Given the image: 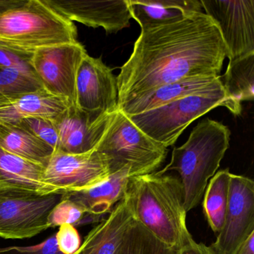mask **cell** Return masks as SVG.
Wrapping results in <instances>:
<instances>
[{"mask_svg":"<svg viewBox=\"0 0 254 254\" xmlns=\"http://www.w3.org/2000/svg\"><path fill=\"white\" fill-rule=\"evenodd\" d=\"M0 148L45 166L53 148L17 124L0 123Z\"/></svg>","mask_w":254,"mask_h":254,"instance_id":"obj_21","label":"cell"},{"mask_svg":"<svg viewBox=\"0 0 254 254\" xmlns=\"http://www.w3.org/2000/svg\"><path fill=\"white\" fill-rule=\"evenodd\" d=\"M0 254H63L59 251L56 233L44 242L31 246H8L0 248Z\"/></svg>","mask_w":254,"mask_h":254,"instance_id":"obj_28","label":"cell"},{"mask_svg":"<svg viewBox=\"0 0 254 254\" xmlns=\"http://www.w3.org/2000/svg\"><path fill=\"white\" fill-rule=\"evenodd\" d=\"M220 106L227 108L235 116L242 112V106L229 99L223 88L206 94L187 96L127 117L148 137L167 148L175 143L192 122Z\"/></svg>","mask_w":254,"mask_h":254,"instance_id":"obj_6","label":"cell"},{"mask_svg":"<svg viewBox=\"0 0 254 254\" xmlns=\"http://www.w3.org/2000/svg\"><path fill=\"white\" fill-rule=\"evenodd\" d=\"M223 88L220 76L188 77L160 86L126 102L119 106V111L130 117L156 109L187 96L206 94Z\"/></svg>","mask_w":254,"mask_h":254,"instance_id":"obj_16","label":"cell"},{"mask_svg":"<svg viewBox=\"0 0 254 254\" xmlns=\"http://www.w3.org/2000/svg\"><path fill=\"white\" fill-rule=\"evenodd\" d=\"M231 174L228 169L218 171L211 178L203 194V213L214 233H219L227 212Z\"/></svg>","mask_w":254,"mask_h":254,"instance_id":"obj_23","label":"cell"},{"mask_svg":"<svg viewBox=\"0 0 254 254\" xmlns=\"http://www.w3.org/2000/svg\"><path fill=\"white\" fill-rule=\"evenodd\" d=\"M64 191L44 195L0 197V238L31 239L50 228L49 216Z\"/></svg>","mask_w":254,"mask_h":254,"instance_id":"obj_8","label":"cell"},{"mask_svg":"<svg viewBox=\"0 0 254 254\" xmlns=\"http://www.w3.org/2000/svg\"><path fill=\"white\" fill-rule=\"evenodd\" d=\"M32 54L15 51L0 46V69L8 68H32L30 62Z\"/></svg>","mask_w":254,"mask_h":254,"instance_id":"obj_30","label":"cell"},{"mask_svg":"<svg viewBox=\"0 0 254 254\" xmlns=\"http://www.w3.org/2000/svg\"><path fill=\"white\" fill-rule=\"evenodd\" d=\"M236 254H254V233L242 244Z\"/></svg>","mask_w":254,"mask_h":254,"instance_id":"obj_32","label":"cell"},{"mask_svg":"<svg viewBox=\"0 0 254 254\" xmlns=\"http://www.w3.org/2000/svg\"><path fill=\"white\" fill-rule=\"evenodd\" d=\"M178 254H217L210 246L203 243H195L191 246L181 250Z\"/></svg>","mask_w":254,"mask_h":254,"instance_id":"obj_31","label":"cell"},{"mask_svg":"<svg viewBox=\"0 0 254 254\" xmlns=\"http://www.w3.org/2000/svg\"><path fill=\"white\" fill-rule=\"evenodd\" d=\"M108 159L96 149L84 154L55 150L44 166V181L62 191L94 187L112 175Z\"/></svg>","mask_w":254,"mask_h":254,"instance_id":"obj_9","label":"cell"},{"mask_svg":"<svg viewBox=\"0 0 254 254\" xmlns=\"http://www.w3.org/2000/svg\"><path fill=\"white\" fill-rule=\"evenodd\" d=\"M133 220L130 203L125 196L85 236L81 246L82 254H120L123 238Z\"/></svg>","mask_w":254,"mask_h":254,"instance_id":"obj_18","label":"cell"},{"mask_svg":"<svg viewBox=\"0 0 254 254\" xmlns=\"http://www.w3.org/2000/svg\"><path fill=\"white\" fill-rule=\"evenodd\" d=\"M44 90L32 68L0 69V99Z\"/></svg>","mask_w":254,"mask_h":254,"instance_id":"obj_25","label":"cell"},{"mask_svg":"<svg viewBox=\"0 0 254 254\" xmlns=\"http://www.w3.org/2000/svg\"><path fill=\"white\" fill-rule=\"evenodd\" d=\"M95 149L107 157L112 173L128 167L135 176L155 172L168 154L167 148L148 137L119 110Z\"/></svg>","mask_w":254,"mask_h":254,"instance_id":"obj_5","label":"cell"},{"mask_svg":"<svg viewBox=\"0 0 254 254\" xmlns=\"http://www.w3.org/2000/svg\"><path fill=\"white\" fill-rule=\"evenodd\" d=\"M59 251L63 254H74L81 246V237L76 227L71 224H62L56 233Z\"/></svg>","mask_w":254,"mask_h":254,"instance_id":"obj_29","label":"cell"},{"mask_svg":"<svg viewBox=\"0 0 254 254\" xmlns=\"http://www.w3.org/2000/svg\"><path fill=\"white\" fill-rule=\"evenodd\" d=\"M77 28L44 0H26L0 14V46L21 53L78 42Z\"/></svg>","mask_w":254,"mask_h":254,"instance_id":"obj_4","label":"cell"},{"mask_svg":"<svg viewBox=\"0 0 254 254\" xmlns=\"http://www.w3.org/2000/svg\"><path fill=\"white\" fill-rule=\"evenodd\" d=\"M179 251L160 242L133 218L123 238L119 254H178Z\"/></svg>","mask_w":254,"mask_h":254,"instance_id":"obj_24","label":"cell"},{"mask_svg":"<svg viewBox=\"0 0 254 254\" xmlns=\"http://www.w3.org/2000/svg\"><path fill=\"white\" fill-rule=\"evenodd\" d=\"M226 55L219 29L205 13L141 32L117 77L119 106L183 78L219 76Z\"/></svg>","mask_w":254,"mask_h":254,"instance_id":"obj_1","label":"cell"},{"mask_svg":"<svg viewBox=\"0 0 254 254\" xmlns=\"http://www.w3.org/2000/svg\"><path fill=\"white\" fill-rule=\"evenodd\" d=\"M17 125L50 145L53 150L59 148V135L53 120L41 117H31L21 120Z\"/></svg>","mask_w":254,"mask_h":254,"instance_id":"obj_27","label":"cell"},{"mask_svg":"<svg viewBox=\"0 0 254 254\" xmlns=\"http://www.w3.org/2000/svg\"><path fill=\"white\" fill-rule=\"evenodd\" d=\"M230 129L215 120L200 122L188 140L172 151L169 164L157 172L176 171L180 175L186 211L200 203L209 180L215 175L230 145Z\"/></svg>","mask_w":254,"mask_h":254,"instance_id":"obj_3","label":"cell"},{"mask_svg":"<svg viewBox=\"0 0 254 254\" xmlns=\"http://www.w3.org/2000/svg\"><path fill=\"white\" fill-rule=\"evenodd\" d=\"M221 83L228 99L239 106L254 101V53L230 61Z\"/></svg>","mask_w":254,"mask_h":254,"instance_id":"obj_22","label":"cell"},{"mask_svg":"<svg viewBox=\"0 0 254 254\" xmlns=\"http://www.w3.org/2000/svg\"><path fill=\"white\" fill-rule=\"evenodd\" d=\"M135 177L126 167L110 175L94 187L78 191H64V197L82 206L87 212L105 218L113 208L124 198L129 178Z\"/></svg>","mask_w":254,"mask_h":254,"instance_id":"obj_20","label":"cell"},{"mask_svg":"<svg viewBox=\"0 0 254 254\" xmlns=\"http://www.w3.org/2000/svg\"><path fill=\"white\" fill-rule=\"evenodd\" d=\"M75 106L87 112L114 114L119 110L117 77L101 59L88 54L77 73Z\"/></svg>","mask_w":254,"mask_h":254,"instance_id":"obj_12","label":"cell"},{"mask_svg":"<svg viewBox=\"0 0 254 254\" xmlns=\"http://www.w3.org/2000/svg\"><path fill=\"white\" fill-rule=\"evenodd\" d=\"M74 254H82V251H81V248H80V249L78 250V251H77L76 253H75Z\"/></svg>","mask_w":254,"mask_h":254,"instance_id":"obj_34","label":"cell"},{"mask_svg":"<svg viewBox=\"0 0 254 254\" xmlns=\"http://www.w3.org/2000/svg\"><path fill=\"white\" fill-rule=\"evenodd\" d=\"M47 5L71 22L117 33L130 26L132 18L127 0H44Z\"/></svg>","mask_w":254,"mask_h":254,"instance_id":"obj_14","label":"cell"},{"mask_svg":"<svg viewBox=\"0 0 254 254\" xmlns=\"http://www.w3.org/2000/svg\"><path fill=\"white\" fill-rule=\"evenodd\" d=\"M114 114L102 111L87 112L76 106H69L53 120L59 135V145L56 150L69 154H84L94 150Z\"/></svg>","mask_w":254,"mask_h":254,"instance_id":"obj_13","label":"cell"},{"mask_svg":"<svg viewBox=\"0 0 254 254\" xmlns=\"http://www.w3.org/2000/svg\"><path fill=\"white\" fill-rule=\"evenodd\" d=\"M69 106L67 100L45 90L4 98L0 99V123L17 124L31 117L55 120Z\"/></svg>","mask_w":254,"mask_h":254,"instance_id":"obj_17","label":"cell"},{"mask_svg":"<svg viewBox=\"0 0 254 254\" xmlns=\"http://www.w3.org/2000/svg\"><path fill=\"white\" fill-rule=\"evenodd\" d=\"M132 18L141 32L172 24L203 13L200 0H127Z\"/></svg>","mask_w":254,"mask_h":254,"instance_id":"obj_19","label":"cell"},{"mask_svg":"<svg viewBox=\"0 0 254 254\" xmlns=\"http://www.w3.org/2000/svg\"><path fill=\"white\" fill-rule=\"evenodd\" d=\"M87 55L78 41L47 47L33 53L30 66L46 91L75 106L77 73Z\"/></svg>","mask_w":254,"mask_h":254,"instance_id":"obj_7","label":"cell"},{"mask_svg":"<svg viewBox=\"0 0 254 254\" xmlns=\"http://www.w3.org/2000/svg\"><path fill=\"white\" fill-rule=\"evenodd\" d=\"M44 166L0 148V197L60 192L44 182Z\"/></svg>","mask_w":254,"mask_h":254,"instance_id":"obj_15","label":"cell"},{"mask_svg":"<svg viewBox=\"0 0 254 254\" xmlns=\"http://www.w3.org/2000/svg\"><path fill=\"white\" fill-rule=\"evenodd\" d=\"M205 14L219 29L226 57L254 53V0H200Z\"/></svg>","mask_w":254,"mask_h":254,"instance_id":"obj_10","label":"cell"},{"mask_svg":"<svg viewBox=\"0 0 254 254\" xmlns=\"http://www.w3.org/2000/svg\"><path fill=\"white\" fill-rule=\"evenodd\" d=\"M254 233V182L231 174L228 205L222 229L210 245L217 254H236Z\"/></svg>","mask_w":254,"mask_h":254,"instance_id":"obj_11","label":"cell"},{"mask_svg":"<svg viewBox=\"0 0 254 254\" xmlns=\"http://www.w3.org/2000/svg\"><path fill=\"white\" fill-rule=\"evenodd\" d=\"M126 197L135 221L169 248L181 251L195 243L187 226L180 178L157 172L131 177Z\"/></svg>","mask_w":254,"mask_h":254,"instance_id":"obj_2","label":"cell"},{"mask_svg":"<svg viewBox=\"0 0 254 254\" xmlns=\"http://www.w3.org/2000/svg\"><path fill=\"white\" fill-rule=\"evenodd\" d=\"M105 218L89 213L82 206L63 196L62 200L52 210L49 216V224L50 228L60 227L65 224L78 227L99 223Z\"/></svg>","mask_w":254,"mask_h":254,"instance_id":"obj_26","label":"cell"},{"mask_svg":"<svg viewBox=\"0 0 254 254\" xmlns=\"http://www.w3.org/2000/svg\"><path fill=\"white\" fill-rule=\"evenodd\" d=\"M26 0H0V14L7 10L21 5Z\"/></svg>","mask_w":254,"mask_h":254,"instance_id":"obj_33","label":"cell"}]
</instances>
